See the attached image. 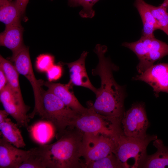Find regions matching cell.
I'll return each mask as SVG.
<instances>
[{
  "label": "cell",
  "mask_w": 168,
  "mask_h": 168,
  "mask_svg": "<svg viewBox=\"0 0 168 168\" xmlns=\"http://www.w3.org/2000/svg\"><path fill=\"white\" fill-rule=\"evenodd\" d=\"M107 50L105 45L97 44L94 49L98 58L96 67L92 70L93 76L98 75L101 79V86L98 89L94 103L88 102L87 106L96 113L106 116L122 117L124 112V103L126 94L124 87L119 85L114 79L113 72L117 67L105 54Z\"/></svg>",
  "instance_id": "obj_1"
},
{
  "label": "cell",
  "mask_w": 168,
  "mask_h": 168,
  "mask_svg": "<svg viewBox=\"0 0 168 168\" xmlns=\"http://www.w3.org/2000/svg\"><path fill=\"white\" fill-rule=\"evenodd\" d=\"M83 135L76 128L70 127L56 142L44 144L45 168H85L80 158Z\"/></svg>",
  "instance_id": "obj_2"
},
{
  "label": "cell",
  "mask_w": 168,
  "mask_h": 168,
  "mask_svg": "<svg viewBox=\"0 0 168 168\" xmlns=\"http://www.w3.org/2000/svg\"><path fill=\"white\" fill-rule=\"evenodd\" d=\"M79 114L66 105L53 93L43 90L39 106L28 115L30 119L38 115L49 122L54 128L58 139L67 128L72 127Z\"/></svg>",
  "instance_id": "obj_3"
},
{
  "label": "cell",
  "mask_w": 168,
  "mask_h": 168,
  "mask_svg": "<svg viewBox=\"0 0 168 168\" xmlns=\"http://www.w3.org/2000/svg\"><path fill=\"white\" fill-rule=\"evenodd\" d=\"M122 116L103 115L88 106L85 111L79 114L72 127L84 133H101L115 138L123 132L121 123Z\"/></svg>",
  "instance_id": "obj_4"
},
{
  "label": "cell",
  "mask_w": 168,
  "mask_h": 168,
  "mask_svg": "<svg viewBox=\"0 0 168 168\" xmlns=\"http://www.w3.org/2000/svg\"><path fill=\"white\" fill-rule=\"evenodd\" d=\"M157 139L156 135H147L145 138H136L127 136L122 133L115 139L114 153L123 168L139 167L147 155V148L149 143Z\"/></svg>",
  "instance_id": "obj_5"
},
{
  "label": "cell",
  "mask_w": 168,
  "mask_h": 168,
  "mask_svg": "<svg viewBox=\"0 0 168 168\" xmlns=\"http://www.w3.org/2000/svg\"><path fill=\"white\" fill-rule=\"evenodd\" d=\"M122 46L133 51L139 62L137 70L141 74L154 64L157 60L168 55V44L154 37L142 36L134 42H124Z\"/></svg>",
  "instance_id": "obj_6"
},
{
  "label": "cell",
  "mask_w": 168,
  "mask_h": 168,
  "mask_svg": "<svg viewBox=\"0 0 168 168\" xmlns=\"http://www.w3.org/2000/svg\"><path fill=\"white\" fill-rule=\"evenodd\" d=\"M116 137L101 133H84L82 157L85 168L90 163L114 153Z\"/></svg>",
  "instance_id": "obj_7"
},
{
  "label": "cell",
  "mask_w": 168,
  "mask_h": 168,
  "mask_svg": "<svg viewBox=\"0 0 168 168\" xmlns=\"http://www.w3.org/2000/svg\"><path fill=\"white\" fill-rule=\"evenodd\" d=\"M123 134L127 136L143 139L147 136L149 126L144 103L136 102L124 113L121 119Z\"/></svg>",
  "instance_id": "obj_8"
},
{
  "label": "cell",
  "mask_w": 168,
  "mask_h": 168,
  "mask_svg": "<svg viewBox=\"0 0 168 168\" xmlns=\"http://www.w3.org/2000/svg\"><path fill=\"white\" fill-rule=\"evenodd\" d=\"M11 60L14 62L15 66L19 73L24 76L30 83L34 96V109H36L41 100L42 92L43 90L42 86L44 85V81L37 80L35 77L29 49L24 45L16 54L12 55Z\"/></svg>",
  "instance_id": "obj_9"
},
{
  "label": "cell",
  "mask_w": 168,
  "mask_h": 168,
  "mask_svg": "<svg viewBox=\"0 0 168 168\" xmlns=\"http://www.w3.org/2000/svg\"><path fill=\"white\" fill-rule=\"evenodd\" d=\"M0 100L4 110L15 120L18 126L27 128L30 119L27 113L30 107L14 97L7 84L0 91Z\"/></svg>",
  "instance_id": "obj_10"
},
{
  "label": "cell",
  "mask_w": 168,
  "mask_h": 168,
  "mask_svg": "<svg viewBox=\"0 0 168 168\" xmlns=\"http://www.w3.org/2000/svg\"><path fill=\"white\" fill-rule=\"evenodd\" d=\"M132 79L143 81L149 85L156 97H159L160 92L168 93V63L153 64Z\"/></svg>",
  "instance_id": "obj_11"
},
{
  "label": "cell",
  "mask_w": 168,
  "mask_h": 168,
  "mask_svg": "<svg viewBox=\"0 0 168 168\" xmlns=\"http://www.w3.org/2000/svg\"><path fill=\"white\" fill-rule=\"evenodd\" d=\"M28 152L14 146L2 137L0 139V168H19Z\"/></svg>",
  "instance_id": "obj_12"
},
{
  "label": "cell",
  "mask_w": 168,
  "mask_h": 168,
  "mask_svg": "<svg viewBox=\"0 0 168 168\" xmlns=\"http://www.w3.org/2000/svg\"><path fill=\"white\" fill-rule=\"evenodd\" d=\"M43 85L48 88V90L58 97L66 105L78 113L85 111L87 108L84 107L76 97L71 90L72 84L69 81L63 84L50 82H44Z\"/></svg>",
  "instance_id": "obj_13"
},
{
  "label": "cell",
  "mask_w": 168,
  "mask_h": 168,
  "mask_svg": "<svg viewBox=\"0 0 168 168\" xmlns=\"http://www.w3.org/2000/svg\"><path fill=\"white\" fill-rule=\"evenodd\" d=\"M87 54V51H84L77 60L71 63H63L66 65L69 69V81L73 85L88 88L96 94L98 89L95 87L91 82L86 68L85 62Z\"/></svg>",
  "instance_id": "obj_14"
},
{
  "label": "cell",
  "mask_w": 168,
  "mask_h": 168,
  "mask_svg": "<svg viewBox=\"0 0 168 168\" xmlns=\"http://www.w3.org/2000/svg\"><path fill=\"white\" fill-rule=\"evenodd\" d=\"M23 31L20 22L6 26L5 30L0 34V45L10 49L12 55L15 54L24 46Z\"/></svg>",
  "instance_id": "obj_15"
},
{
  "label": "cell",
  "mask_w": 168,
  "mask_h": 168,
  "mask_svg": "<svg viewBox=\"0 0 168 168\" xmlns=\"http://www.w3.org/2000/svg\"><path fill=\"white\" fill-rule=\"evenodd\" d=\"M153 144L157 149L156 152L152 155L147 154L139 168H168V147L161 140L157 139L153 141Z\"/></svg>",
  "instance_id": "obj_16"
},
{
  "label": "cell",
  "mask_w": 168,
  "mask_h": 168,
  "mask_svg": "<svg viewBox=\"0 0 168 168\" xmlns=\"http://www.w3.org/2000/svg\"><path fill=\"white\" fill-rule=\"evenodd\" d=\"M134 6L141 17L143 25L142 36L154 37V32L159 29L158 24L144 0H135Z\"/></svg>",
  "instance_id": "obj_17"
},
{
  "label": "cell",
  "mask_w": 168,
  "mask_h": 168,
  "mask_svg": "<svg viewBox=\"0 0 168 168\" xmlns=\"http://www.w3.org/2000/svg\"><path fill=\"white\" fill-rule=\"evenodd\" d=\"M0 68L4 72L9 85L14 97L20 101L24 102L19 81V73L15 66L9 60L0 56Z\"/></svg>",
  "instance_id": "obj_18"
},
{
  "label": "cell",
  "mask_w": 168,
  "mask_h": 168,
  "mask_svg": "<svg viewBox=\"0 0 168 168\" xmlns=\"http://www.w3.org/2000/svg\"><path fill=\"white\" fill-rule=\"evenodd\" d=\"M27 128L34 140L41 145L45 144L55 134L52 125L46 120L38 122Z\"/></svg>",
  "instance_id": "obj_19"
},
{
  "label": "cell",
  "mask_w": 168,
  "mask_h": 168,
  "mask_svg": "<svg viewBox=\"0 0 168 168\" xmlns=\"http://www.w3.org/2000/svg\"><path fill=\"white\" fill-rule=\"evenodd\" d=\"M18 126V125L13 123L10 119L7 118L0 123L1 134L16 147L24 148L26 144Z\"/></svg>",
  "instance_id": "obj_20"
},
{
  "label": "cell",
  "mask_w": 168,
  "mask_h": 168,
  "mask_svg": "<svg viewBox=\"0 0 168 168\" xmlns=\"http://www.w3.org/2000/svg\"><path fill=\"white\" fill-rule=\"evenodd\" d=\"M21 15L15 1L0 0V21L6 26L20 22Z\"/></svg>",
  "instance_id": "obj_21"
},
{
  "label": "cell",
  "mask_w": 168,
  "mask_h": 168,
  "mask_svg": "<svg viewBox=\"0 0 168 168\" xmlns=\"http://www.w3.org/2000/svg\"><path fill=\"white\" fill-rule=\"evenodd\" d=\"M19 168H45L43 145L29 150L26 158Z\"/></svg>",
  "instance_id": "obj_22"
},
{
  "label": "cell",
  "mask_w": 168,
  "mask_h": 168,
  "mask_svg": "<svg viewBox=\"0 0 168 168\" xmlns=\"http://www.w3.org/2000/svg\"><path fill=\"white\" fill-rule=\"evenodd\" d=\"M147 6L157 21L159 29L168 36V11L165 3L155 6L147 3Z\"/></svg>",
  "instance_id": "obj_23"
},
{
  "label": "cell",
  "mask_w": 168,
  "mask_h": 168,
  "mask_svg": "<svg viewBox=\"0 0 168 168\" xmlns=\"http://www.w3.org/2000/svg\"><path fill=\"white\" fill-rule=\"evenodd\" d=\"M86 168H123L115 155L113 152L89 164Z\"/></svg>",
  "instance_id": "obj_24"
},
{
  "label": "cell",
  "mask_w": 168,
  "mask_h": 168,
  "mask_svg": "<svg viewBox=\"0 0 168 168\" xmlns=\"http://www.w3.org/2000/svg\"><path fill=\"white\" fill-rule=\"evenodd\" d=\"M99 0H77L76 6H81L83 8L80 12V16L83 18H92L95 12L92 9L93 5Z\"/></svg>",
  "instance_id": "obj_25"
},
{
  "label": "cell",
  "mask_w": 168,
  "mask_h": 168,
  "mask_svg": "<svg viewBox=\"0 0 168 168\" xmlns=\"http://www.w3.org/2000/svg\"><path fill=\"white\" fill-rule=\"evenodd\" d=\"M54 58L49 54H42L37 58L36 66L41 72H46L54 65Z\"/></svg>",
  "instance_id": "obj_26"
},
{
  "label": "cell",
  "mask_w": 168,
  "mask_h": 168,
  "mask_svg": "<svg viewBox=\"0 0 168 168\" xmlns=\"http://www.w3.org/2000/svg\"><path fill=\"white\" fill-rule=\"evenodd\" d=\"M46 72L49 82L56 81L59 79L62 75V67L59 65L54 64Z\"/></svg>",
  "instance_id": "obj_27"
},
{
  "label": "cell",
  "mask_w": 168,
  "mask_h": 168,
  "mask_svg": "<svg viewBox=\"0 0 168 168\" xmlns=\"http://www.w3.org/2000/svg\"><path fill=\"white\" fill-rule=\"evenodd\" d=\"M29 0H16L15 2L22 15L25 12Z\"/></svg>",
  "instance_id": "obj_28"
},
{
  "label": "cell",
  "mask_w": 168,
  "mask_h": 168,
  "mask_svg": "<svg viewBox=\"0 0 168 168\" xmlns=\"http://www.w3.org/2000/svg\"><path fill=\"white\" fill-rule=\"evenodd\" d=\"M7 84V80L6 75L0 68V91L2 90Z\"/></svg>",
  "instance_id": "obj_29"
},
{
  "label": "cell",
  "mask_w": 168,
  "mask_h": 168,
  "mask_svg": "<svg viewBox=\"0 0 168 168\" xmlns=\"http://www.w3.org/2000/svg\"><path fill=\"white\" fill-rule=\"evenodd\" d=\"M9 115V114L5 110H0V123L3 122Z\"/></svg>",
  "instance_id": "obj_30"
},
{
  "label": "cell",
  "mask_w": 168,
  "mask_h": 168,
  "mask_svg": "<svg viewBox=\"0 0 168 168\" xmlns=\"http://www.w3.org/2000/svg\"><path fill=\"white\" fill-rule=\"evenodd\" d=\"M77 0H68L69 4L72 6H76Z\"/></svg>",
  "instance_id": "obj_31"
},
{
  "label": "cell",
  "mask_w": 168,
  "mask_h": 168,
  "mask_svg": "<svg viewBox=\"0 0 168 168\" xmlns=\"http://www.w3.org/2000/svg\"><path fill=\"white\" fill-rule=\"evenodd\" d=\"M165 4L168 11V0H164L163 2Z\"/></svg>",
  "instance_id": "obj_32"
}]
</instances>
